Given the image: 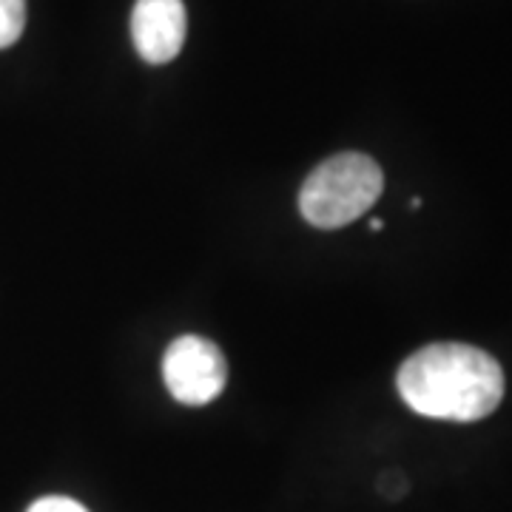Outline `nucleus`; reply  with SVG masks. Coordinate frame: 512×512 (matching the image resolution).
Instances as JSON below:
<instances>
[{
	"instance_id": "nucleus-1",
	"label": "nucleus",
	"mask_w": 512,
	"mask_h": 512,
	"mask_svg": "<svg viewBox=\"0 0 512 512\" xmlns=\"http://www.w3.org/2000/svg\"><path fill=\"white\" fill-rule=\"evenodd\" d=\"M404 404L427 419L478 421L504 399V370L490 353L461 342L416 350L396 373Z\"/></svg>"
},
{
	"instance_id": "nucleus-2",
	"label": "nucleus",
	"mask_w": 512,
	"mask_h": 512,
	"mask_svg": "<svg viewBox=\"0 0 512 512\" xmlns=\"http://www.w3.org/2000/svg\"><path fill=\"white\" fill-rule=\"evenodd\" d=\"M384 174L367 154L345 151L308 174L299 191V211L313 228L333 231L367 214L382 197Z\"/></svg>"
},
{
	"instance_id": "nucleus-3",
	"label": "nucleus",
	"mask_w": 512,
	"mask_h": 512,
	"mask_svg": "<svg viewBox=\"0 0 512 512\" xmlns=\"http://www.w3.org/2000/svg\"><path fill=\"white\" fill-rule=\"evenodd\" d=\"M163 379L177 402L202 407L222 393L228 382V362L211 339L180 336L165 350Z\"/></svg>"
},
{
	"instance_id": "nucleus-4",
	"label": "nucleus",
	"mask_w": 512,
	"mask_h": 512,
	"mask_svg": "<svg viewBox=\"0 0 512 512\" xmlns=\"http://www.w3.org/2000/svg\"><path fill=\"white\" fill-rule=\"evenodd\" d=\"M188 32L183 0H137L131 12V40L137 55L151 66L171 63L180 55Z\"/></svg>"
},
{
	"instance_id": "nucleus-5",
	"label": "nucleus",
	"mask_w": 512,
	"mask_h": 512,
	"mask_svg": "<svg viewBox=\"0 0 512 512\" xmlns=\"http://www.w3.org/2000/svg\"><path fill=\"white\" fill-rule=\"evenodd\" d=\"M26 29V0H0V49L18 43Z\"/></svg>"
},
{
	"instance_id": "nucleus-6",
	"label": "nucleus",
	"mask_w": 512,
	"mask_h": 512,
	"mask_svg": "<svg viewBox=\"0 0 512 512\" xmlns=\"http://www.w3.org/2000/svg\"><path fill=\"white\" fill-rule=\"evenodd\" d=\"M29 512H89L80 501H74V498H66V495H46V498H40L35 501Z\"/></svg>"
},
{
	"instance_id": "nucleus-7",
	"label": "nucleus",
	"mask_w": 512,
	"mask_h": 512,
	"mask_svg": "<svg viewBox=\"0 0 512 512\" xmlns=\"http://www.w3.org/2000/svg\"><path fill=\"white\" fill-rule=\"evenodd\" d=\"M370 228H373V231H382L384 222L382 220H373V222H370Z\"/></svg>"
}]
</instances>
